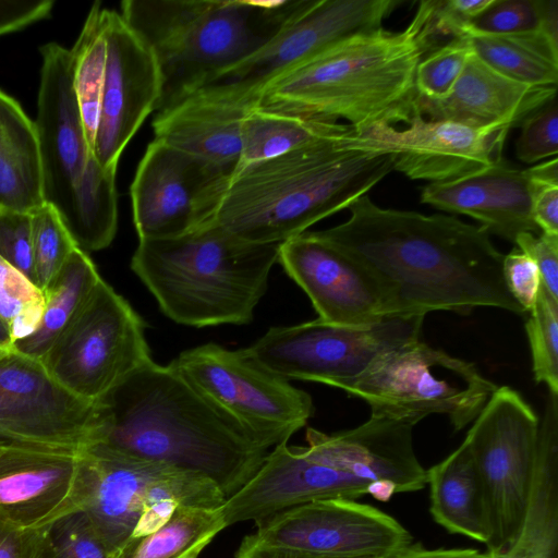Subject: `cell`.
<instances>
[{
    "instance_id": "obj_29",
    "label": "cell",
    "mask_w": 558,
    "mask_h": 558,
    "mask_svg": "<svg viewBox=\"0 0 558 558\" xmlns=\"http://www.w3.org/2000/svg\"><path fill=\"white\" fill-rule=\"evenodd\" d=\"M118 167H101L89 158L71 201L59 215L77 248L88 254L109 246L118 228Z\"/></svg>"
},
{
    "instance_id": "obj_24",
    "label": "cell",
    "mask_w": 558,
    "mask_h": 558,
    "mask_svg": "<svg viewBox=\"0 0 558 558\" xmlns=\"http://www.w3.org/2000/svg\"><path fill=\"white\" fill-rule=\"evenodd\" d=\"M557 96V86H533L498 73L473 52L450 93L440 99L420 95L415 114L475 129L520 126L532 112Z\"/></svg>"
},
{
    "instance_id": "obj_49",
    "label": "cell",
    "mask_w": 558,
    "mask_h": 558,
    "mask_svg": "<svg viewBox=\"0 0 558 558\" xmlns=\"http://www.w3.org/2000/svg\"><path fill=\"white\" fill-rule=\"evenodd\" d=\"M392 558H489L487 551L474 548L428 549L421 543H413L408 549Z\"/></svg>"
},
{
    "instance_id": "obj_39",
    "label": "cell",
    "mask_w": 558,
    "mask_h": 558,
    "mask_svg": "<svg viewBox=\"0 0 558 558\" xmlns=\"http://www.w3.org/2000/svg\"><path fill=\"white\" fill-rule=\"evenodd\" d=\"M472 53L465 35L451 39L423 57L415 72L417 95L428 99L447 96Z\"/></svg>"
},
{
    "instance_id": "obj_32",
    "label": "cell",
    "mask_w": 558,
    "mask_h": 558,
    "mask_svg": "<svg viewBox=\"0 0 558 558\" xmlns=\"http://www.w3.org/2000/svg\"><path fill=\"white\" fill-rule=\"evenodd\" d=\"M106 10L95 2L75 45L70 50L73 87L88 145L93 151L99 122L107 63Z\"/></svg>"
},
{
    "instance_id": "obj_5",
    "label": "cell",
    "mask_w": 558,
    "mask_h": 558,
    "mask_svg": "<svg viewBox=\"0 0 558 558\" xmlns=\"http://www.w3.org/2000/svg\"><path fill=\"white\" fill-rule=\"evenodd\" d=\"M279 246L245 242L205 223L175 238L140 240L131 269L178 324L245 325L267 291Z\"/></svg>"
},
{
    "instance_id": "obj_35",
    "label": "cell",
    "mask_w": 558,
    "mask_h": 558,
    "mask_svg": "<svg viewBox=\"0 0 558 558\" xmlns=\"http://www.w3.org/2000/svg\"><path fill=\"white\" fill-rule=\"evenodd\" d=\"M44 306L43 291L0 257V322L13 343L36 330Z\"/></svg>"
},
{
    "instance_id": "obj_44",
    "label": "cell",
    "mask_w": 558,
    "mask_h": 558,
    "mask_svg": "<svg viewBox=\"0 0 558 558\" xmlns=\"http://www.w3.org/2000/svg\"><path fill=\"white\" fill-rule=\"evenodd\" d=\"M518 248L536 264L542 286L558 300V235L523 232L514 241Z\"/></svg>"
},
{
    "instance_id": "obj_1",
    "label": "cell",
    "mask_w": 558,
    "mask_h": 558,
    "mask_svg": "<svg viewBox=\"0 0 558 558\" xmlns=\"http://www.w3.org/2000/svg\"><path fill=\"white\" fill-rule=\"evenodd\" d=\"M348 209L347 221L314 232L377 279L390 314H469L480 306L525 313L506 287L504 254L482 227L383 208L367 194Z\"/></svg>"
},
{
    "instance_id": "obj_47",
    "label": "cell",
    "mask_w": 558,
    "mask_h": 558,
    "mask_svg": "<svg viewBox=\"0 0 558 558\" xmlns=\"http://www.w3.org/2000/svg\"><path fill=\"white\" fill-rule=\"evenodd\" d=\"M533 184V220L541 232L558 235V185Z\"/></svg>"
},
{
    "instance_id": "obj_22",
    "label": "cell",
    "mask_w": 558,
    "mask_h": 558,
    "mask_svg": "<svg viewBox=\"0 0 558 558\" xmlns=\"http://www.w3.org/2000/svg\"><path fill=\"white\" fill-rule=\"evenodd\" d=\"M533 192L526 171L501 158L474 173L425 185L421 202L469 216L488 234L514 243L523 232L541 233L532 216Z\"/></svg>"
},
{
    "instance_id": "obj_15",
    "label": "cell",
    "mask_w": 558,
    "mask_h": 558,
    "mask_svg": "<svg viewBox=\"0 0 558 558\" xmlns=\"http://www.w3.org/2000/svg\"><path fill=\"white\" fill-rule=\"evenodd\" d=\"M399 0H301L279 32L210 83L232 84L257 99L265 84L354 36L383 28ZM207 85V84H206Z\"/></svg>"
},
{
    "instance_id": "obj_21",
    "label": "cell",
    "mask_w": 558,
    "mask_h": 558,
    "mask_svg": "<svg viewBox=\"0 0 558 558\" xmlns=\"http://www.w3.org/2000/svg\"><path fill=\"white\" fill-rule=\"evenodd\" d=\"M257 100L223 83L204 85L159 109L154 140L210 163L234 169L241 155V128Z\"/></svg>"
},
{
    "instance_id": "obj_8",
    "label": "cell",
    "mask_w": 558,
    "mask_h": 558,
    "mask_svg": "<svg viewBox=\"0 0 558 558\" xmlns=\"http://www.w3.org/2000/svg\"><path fill=\"white\" fill-rule=\"evenodd\" d=\"M166 499L205 508H219L227 500L215 483L197 473L101 444L77 452L71 507L87 515L112 554L124 548L143 510Z\"/></svg>"
},
{
    "instance_id": "obj_31",
    "label": "cell",
    "mask_w": 558,
    "mask_h": 558,
    "mask_svg": "<svg viewBox=\"0 0 558 558\" xmlns=\"http://www.w3.org/2000/svg\"><path fill=\"white\" fill-rule=\"evenodd\" d=\"M221 507L180 506L158 531L129 542L118 558H197L227 527Z\"/></svg>"
},
{
    "instance_id": "obj_19",
    "label": "cell",
    "mask_w": 558,
    "mask_h": 558,
    "mask_svg": "<svg viewBox=\"0 0 558 558\" xmlns=\"http://www.w3.org/2000/svg\"><path fill=\"white\" fill-rule=\"evenodd\" d=\"M232 170L153 140L130 186L138 239H170L196 229L205 191Z\"/></svg>"
},
{
    "instance_id": "obj_34",
    "label": "cell",
    "mask_w": 558,
    "mask_h": 558,
    "mask_svg": "<svg viewBox=\"0 0 558 558\" xmlns=\"http://www.w3.org/2000/svg\"><path fill=\"white\" fill-rule=\"evenodd\" d=\"M36 558H118L97 534L87 515L77 508L40 529Z\"/></svg>"
},
{
    "instance_id": "obj_3",
    "label": "cell",
    "mask_w": 558,
    "mask_h": 558,
    "mask_svg": "<svg viewBox=\"0 0 558 558\" xmlns=\"http://www.w3.org/2000/svg\"><path fill=\"white\" fill-rule=\"evenodd\" d=\"M97 441L201 474L228 499L271 451L168 365L153 360L97 401Z\"/></svg>"
},
{
    "instance_id": "obj_20",
    "label": "cell",
    "mask_w": 558,
    "mask_h": 558,
    "mask_svg": "<svg viewBox=\"0 0 558 558\" xmlns=\"http://www.w3.org/2000/svg\"><path fill=\"white\" fill-rule=\"evenodd\" d=\"M278 262L326 323L364 326L392 315L377 279L314 231L282 242Z\"/></svg>"
},
{
    "instance_id": "obj_30",
    "label": "cell",
    "mask_w": 558,
    "mask_h": 558,
    "mask_svg": "<svg viewBox=\"0 0 558 558\" xmlns=\"http://www.w3.org/2000/svg\"><path fill=\"white\" fill-rule=\"evenodd\" d=\"M354 130L349 124L255 108L243 120L235 167L266 160Z\"/></svg>"
},
{
    "instance_id": "obj_16",
    "label": "cell",
    "mask_w": 558,
    "mask_h": 558,
    "mask_svg": "<svg viewBox=\"0 0 558 558\" xmlns=\"http://www.w3.org/2000/svg\"><path fill=\"white\" fill-rule=\"evenodd\" d=\"M107 63L93 156L105 168L118 167L129 142L157 111L163 81L148 44L113 10H106Z\"/></svg>"
},
{
    "instance_id": "obj_42",
    "label": "cell",
    "mask_w": 558,
    "mask_h": 558,
    "mask_svg": "<svg viewBox=\"0 0 558 558\" xmlns=\"http://www.w3.org/2000/svg\"><path fill=\"white\" fill-rule=\"evenodd\" d=\"M0 257L35 284L29 213L0 209Z\"/></svg>"
},
{
    "instance_id": "obj_10",
    "label": "cell",
    "mask_w": 558,
    "mask_h": 558,
    "mask_svg": "<svg viewBox=\"0 0 558 558\" xmlns=\"http://www.w3.org/2000/svg\"><path fill=\"white\" fill-rule=\"evenodd\" d=\"M168 366L263 446L288 442L314 413L312 397L252 359L216 343L181 352Z\"/></svg>"
},
{
    "instance_id": "obj_26",
    "label": "cell",
    "mask_w": 558,
    "mask_h": 558,
    "mask_svg": "<svg viewBox=\"0 0 558 558\" xmlns=\"http://www.w3.org/2000/svg\"><path fill=\"white\" fill-rule=\"evenodd\" d=\"M44 203L34 122L0 90V209L32 213Z\"/></svg>"
},
{
    "instance_id": "obj_40",
    "label": "cell",
    "mask_w": 558,
    "mask_h": 558,
    "mask_svg": "<svg viewBox=\"0 0 558 558\" xmlns=\"http://www.w3.org/2000/svg\"><path fill=\"white\" fill-rule=\"evenodd\" d=\"M542 7L543 0H494L465 33L513 34L541 29Z\"/></svg>"
},
{
    "instance_id": "obj_4",
    "label": "cell",
    "mask_w": 558,
    "mask_h": 558,
    "mask_svg": "<svg viewBox=\"0 0 558 558\" xmlns=\"http://www.w3.org/2000/svg\"><path fill=\"white\" fill-rule=\"evenodd\" d=\"M423 57L409 27L364 33L270 80L256 108L332 122L344 119L355 133L408 124L415 114V72Z\"/></svg>"
},
{
    "instance_id": "obj_13",
    "label": "cell",
    "mask_w": 558,
    "mask_h": 558,
    "mask_svg": "<svg viewBox=\"0 0 558 558\" xmlns=\"http://www.w3.org/2000/svg\"><path fill=\"white\" fill-rule=\"evenodd\" d=\"M98 402L62 387L41 361L0 350V439L78 452L97 441Z\"/></svg>"
},
{
    "instance_id": "obj_11",
    "label": "cell",
    "mask_w": 558,
    "mask_h": 558,
    "mask_svg": "<svg viewBox=\"0 0 558 558\" xmlns=\"http://www.w3.org/2000/svg\"><path fill=\"white\" fill-rule=\"evenodd\" d=\"M425 315H387L364 326H343L319 318L271 327L246 353L286 378L342 389L383 353L420 340Z\"/></svg>"
},
{
    "instance_id": "obj_50",
    "label": "cell",
    "mask_w": 558,
    "mask_h": 558,
    "mask_svg": "<svg viewBox=\"0 0 558 558\" xmlns=\"http://www.w3.org/2000/svg\"><path fill=\"white\" fill-rule=\"evenodd\" d=\"M235 558H326L308 555L300 551L288 550L283 548L268 547L258 544L252 535L243 538L240 544Z\"/></svg>"
},
{
    "instance_id": "obj_45",
    "label": "cell",
    "mask_w": 558,
    "mask_h": 558,
    "mask_svg": "<svg viewBox=\"0 0 558 558\" xmlns=\"http://www.w3.org/2000/svg\"><path fill=\"white\" fill-rule=\"evenodd\" d=\"M53 3L51 0H0V36L45 19Z\"/></svg>"
},
{
    "instance_id": "obj_51",
    "label": "cell",
    "mask_w": 558,
    "mask_h": 558,
    "mask_svg": "<svg viewBox=\"0 0 558 558\" xmlns=\"http://www.w3.org/2000/svg\"><path fill=\"white\" fill-rule=\"evenodd\" d=\"M530 180L539 185H558L557 157L525 169Z\"/></svg>"
},
{
    "instance_id": "obj_27",
    "label": "cell",
    "mask_w": 558,
    "mask_h": 558,
    "mask_svg": "<svg viewBox=\"0 0 558 558\" xmlns=\"http://www.w3.org/2000/svg\"><path fill=\"white\" fill-rule=\"evenodd\" d=\"M101 280L88 254L75 248L43 290L44 313L36 330L13 343L21 354L41 361L83 308Z\"/></svg>"
},
{
    "instance_id": "obj_41",
    "label": "cell",
    "mask_w": 558,
    "mask_h": 558,
    "mask_svg": "<svg viewBox=\"0 0 558 558\" xmlns=\"http://www.w3.org/2000/svg\"><path fill=\"white\" fill-rule=\"evenodd\" d=\"M515 155L525 163H533L558 153L557 96L529 114L520 124Z\"/></svg>"
},
{
    "instance_id": "obj_18",
    "label": "cell",
    "mask_w": 558,
    "mask_h": 558,
    "mask_svg": "<svg viewBox=\"0 0 558 558\" xmlns=\"http://www.w3.org/2000/svg\"><path fill=\"white\" fill-rule=\"evenodd\" d=\"M40 53L43 65L34 126L44 202L60 215L69 205L93 151L73 87L71 51L49 43L40 47Z\"/></svg>"
},
{
    "instance_id": "obj_53",
    "label": "cell",
    "mask_w": 558,
    "mask_h": 558,
    "mask_svg": "<svg viewBox=\"0 0 558 558\" xmlns=\"http://www.w3.org/2000/svg\"><path fill=\"white\" fill-rule=\"evenodd\" d=\"M1 442H2V441H0V446H1Z\"/></svg>"
},
{
    "instance_id": "obj_6",
    "label": "cell",
    "mask_w": 558,
    "mask_h": 558,
    "mask_svg": "<svg viewBox=\"0 0 558 558\" xmlns=\"http://www.w3.org/2000/svg\"><path fill=\"white\" fill-rule=\"evenodd\" d=\"M300 3L301 0H124L119 13L158 60L163 81L159 110L263 47Z\"/></svg>"
},
{
    "instance_id": "obj_25",
    "label": "cell",
    "mask_w": 558,
    "mask_h": 558,
    "mask_svg": "<svg viewBox=\"0 0 558 558\" xmlns=\"http://www.w3.org/2000/svg\"><path fill=\"white\" fill-rule=\"evenodd\" d=\"M429 511L449 533L488 544L490 529L482 482L465 440L426 470Z\"/></svg>"
},
{
    "instance_id": "obj_46",
    "label": "cell",
    "mask_w": 558,
    "mask_h": 558,
    "mask_svg": "<svg viewBox=\"0 0 558 558\" xmlns=\"http://www.w3.org/2000/svg\"><path fill=\"white\" fill-rule=\"evenodd\" d=\"M40 529L22 527L0 514V558H36Z\"/></svg>"
},
{
    "instance_id": "obj_43",
    "label": "cell",
    "mask_w": 558,
    "mask_h": 558,
    "mask_svg": "<svg viewBox=\"0 0 558 558\" xmlns=\"http://www.w3.org/2000/svg\"><path fill=\"white\" fill-rule=\"evenodd\" d=\"M502 277L512 298L524 312H530L542 283L534 260L519 248H513L504 255Z\"/></svg>"
},
{
    "instance_id": "obj_17",
    "label": "cell",
    "mask_w": 558,
    "mask_h": 558,
    "mask_svg": "<svg viewBox=\"0 0 558 558\" xmlns=\"http://www.w3.org/2000/svg\"><path fill=\"white\" fill-rule=\"evenodd\" d=\"M409 125H375L356 133L361 147L393 154V170L413 180L444 182L502 158L509 129H475L414 114Z\"/></svg>"
},
{
    "instance_id": "obj_48",
    "label": "cell",
    "mask_w": 558,
    "mask_h": 558,
    "mask_svg": "<svg viewBox=\"0 0 558 558\" xmlns=\"http://www.w3.org/2000/svg\"><path fill=\"white\" fill-rule=\"evenodd\" d=\"M180 506L177 500L166 499L146 507L141 513L129 542L141 539L158 531L171 519Z\"/></svg>"
},
{
    "instance_id": "obj_38",
    "label": "cell",
    "mask_w": 558,
    "mask_h": 558,
    "mask_svg": "<svg viewBox=\"0 0 558 558\" xmlns=\"http://www.w3.org/2000/svg\"><path fill=\"white\" fill-rule=\"evenodd\" d=\"M487 554L489 558H558L557 502L533 498L514 543L507 550Z\"/></svg>"
},
{
    "instance_id": "obj_36",
    "label": "cell",
    "mask_w": 558,
    "mask_h": 558,
    "mask_svg": "<svg viewBox=\"0 0 558 558\" xmlns=\"http://www.w3.org/2000/svg\"><path fill=\"white\" fill-rule=\"evenodd\" d=\"M536 383L558 393V300L542 286L525 323Z\"/></svg>"
},
{
    "instance_id": "obj_28",
    "label": "cell",
    "mask_w": 558,
    "mask_h": 558,
    "mask_svg": "<svg viewBox=\"0 0 558 558\" xmlns=\"http://www.w3.org/2000/svg\"><path fill=\"white\" fill-rule=\"evenodd\" d=\"M464 35L472 52L504 76L533 86H557L558 40L544 31Z\"/></svg>"
},
{
    "instance_id": "obj_12",
    "label": "cell",
    "mask_w": 558,
    "mask_h": 558,
    "mask_svg": "<svg viewBox=\"0 0 558 558\" xmlns=\"http://www.w3.org/2000/svg\"><path fill=\"white\" fill-rule=\"evenodd\" d=\"M145 329L130 303L101 279L41 363L68 391L97 402L151 361Z\"/></svg>"
},
{
    "instance_id": "obj_52",
    "label": "cell",
    "mask_w": 558,
    "mask_h": 558,
    "mask_svg": "<svg viewBox=\"0 0 558 558\" xmlns=\"http://www.w3.org/2000/svg\"><path fill=\"white\" fill-rule=\"evenodd\" d=\"M12 347V339L3 324L0 322V350H10Z\"/></svg>"
},
{
    "instance_id": "obj_14",
    "label": "cell",
    "mask_w": 558,
    "mask_h": 558,
    "mask_svg": "<svg viewBox=\"0 0 558 558\" xmlns=\"http://www.w3.org/2000/svg\"><path fill=\"white\" fill-rule=\"evenodd\" d=\"M255 523L260 545L326 558H392L413 544L395 518L350 499L306 502Z\"/></svg>"
},
{
    "instance_id": "obj_9",
    "label": "cell",
    "mask_w": 558,
    "mask_h": 558,
    "mask_svg": "<svg viewBox=\"0 0 558 558\" xmlns=\"http://www.w3.org/2000/svg\"><path fill=\"white\" fill-rule=\"evenodd\" d=\"M539 420L514 389L497 387L464 440L477 469L490 529L488 553L519 536L532 494Z\"/></svg>"
},
{
    "instance_id": "obj_2",
    "label": "cell",
    "mask_w": 558,
    "mask_h": 558,
    "mask_svg": "<svg viewBox=\"0 0 558 558\" xmlns=\"http://www.w3.org/2000/svg\"><path fill=\"white\" fill-rule=\"evenodd\" d=\"M355 131L235 167L205 191L199 226L281 244L348 208L393 170V154L363 148ZM197 227V228H198Z\"/></svg>"
},
{
    "instance_id": "obj_23",
    "label": "cell",
    "mask_w": 558,
    "mask_h": 558,
    "mask_svg": "<svg viewBox=\"0 0 558 558\" xmlns=\"http://www.w3.org/2000/svg\"><path fill=\"white\" fill-rule=\"evenodd\" d=\"M77 452L1 442L0 514L26 529H41L71 508Z\"/></svg>"
},
{
    "instance_id": "obj_33",
    "label": "cell",
    "mask_w": 558,
    "mask_h": 558,
    "mask_svg": "<svg viewBox=\"0 0 558 558\" xmlns=\"http://www.w3.org/2000/svg\"><path fill=\"white\" fill-rule=\"evenodd\" d=\"M494 0H424L421 1L412 22V31L424 56L463 36L470 23L486 10Z\"/></svg>"
},
{
    "instance_id": "obj_7",
    "label": "cell",
    "mask_w": 558,
    "mask_h": 558,
    "mask_svg": "<svg viewBox=\"0 0 558 558\" xmlns=\"http://www.w3.org/2000/svg\"><path fill=\"white\" fill-rule=\"evenodd\" d=\"M497 387L473 363L417 340L383 353L341 390L365 401L372 416L414 426L442 414L458 432L475 420Z\"/></svg>"
},
{
    "instance_id": "obj_37",
    "label": "cell",
    "mask_w": 558,
    "mask_h": 558,
    "mask_svg": "<svg viewBox=\"0 0 558 558\" xmlns=\"http://www.w3.org/2000/svg\"><path fill=\"white\" fill-rule=\"evenodd\" d=\"M29 214L35 284L43 291L77 246L54 207L44 203Z\"/></svg>"
}]
</instances>
